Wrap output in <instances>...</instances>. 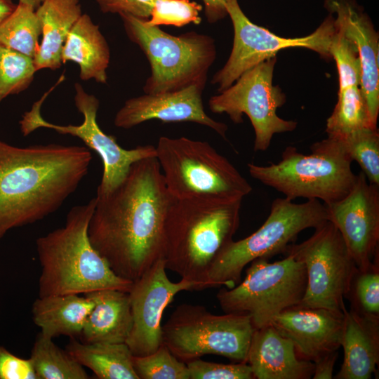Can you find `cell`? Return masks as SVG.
<instances>
[{
  "instance_id": "7",
  "label": "cell",
  "mask_w": 379,
  "mask_h": 379,
  "mask_svg": "<svg viewBox=\"0 0 379 379\" xmlns=\"http://www.w3.org/2000/svg\"><path fill=\"white\" fill-rule=\"evenodd\" d=\"M119 16L127 36L140 47L149 63L145 93L174 92L193 85L206 87L216 58L211 36L194 31L174 36L149 25L145 19L126 13Z\"/></svg>"
},
{
  "instance_id": "26",
  "label": "cell",
  "mask_w": 379,
  "mask_h": 379,
  "mask_svg": "<svg viewBox=\"0 0 379 379\" xmlns=\"http://www.w3.org/2000/svg\"><path fill=\"white\" fill-rule=\"evenodd\" d=\"M66 351L100 379H138L133 366V355L126 343H93L70 338Z\"/></svg>"
},
{
  "instance_id": "18",
  "label": "cell",
  "mask_w": 379,
  "mask_h": 379,
  "mask_svg": "<svg viewBox=\"0 0 379 379\" xmlns=\"http://www.w3.org/2000/svg\"><path fill=\"white\" fill-rule=\"evenodd\" d=\"M344 313L299 305L288 307L271 322L293 344L302 359L316 361L340 347Z\"/></svg>"
},
{
  "instance_id": "5",
  "label": "cell",
  "mask_w": 379,
  "mask_h": 379,
  "mask_svg": "<svg viewBox=\"0 0 379 379\" xmlns=\"http://www.w3.org/2000/svg\"><path fill=\"white\" fill-rule=\"evenodd\" d=\"M305 154L287 146L277 163L268 166L248 164L250 175L288 199H317L328 204L339 201L352 188L357 174L353 161L335 137L314 143Z\"/></svg>"
},
{
  "instance_id": "25",
  "label": "cell",
  "mask_w": 379,
  "mask_h": 379,
  "mask_svg": "<svg viewBox=\"0 0 379 379\" xmlns=\"http://www.w3.org/2000/svg\"><path fill=\"white\" fill-rule=\"evenodd\" d=\"M93 306L91 298L79 294L40 297L32 305L34 324L49 338L80 336L86 319Z\"/></svg>"
},
{
  "instance_id": "3",
  "label": "cell",
  "mask_w": 379,
  "mask_h": 379,
  "mask_svg": "<svg viewBox=\"0 0 379 379\" xmlns=\"http://www.w3.org/2000/svg\"><path fill=\"white\" fill-rule=\"evenodd\" d=\"M95 205L94 197L73 206L64 226L36 240L41 265L39 296L131 290L133 281L117 276L89 240L88 228Z\"/></svg>"
},
{
  "instance_id": "21",
  "label": "cell",
  "mask_w": 379,
  "mask_h": 379,
  "mask_svg": "<svg viewBox=\"0 0 379 379\" xmlns=\"http://www.w3.org/2000/svg\"><path fill=\"white\" fill-rule=\"evenodd\" d=\"M344 359L335 379H370L379 361V316L343 310Z\"/></svg>"
},
{
  "instance_id": "1",
  "label": "cell",
  "mask_w": 379,
  "mask_h": 379,
  "mask_svg": "<svg viewBox=\"0 0 379 379\" xmlns=\"http://www.w3.org/2000/svg\"><path fill=\"white\" fill-rule=\"evenodd\" d=\"M95 198L89 240L117 276L134 281L164 258V224L173 197L157 159L135 161L118 186Z\"/></svg>"
},
{
  "instance_id": "20",
  "label": "cell",
  "mask_w": 379,
  "mask_h": 379,
  "mask_svg": "<svg viewBox=\"0 0 379 379\" xmlns=\"http://www.w3.org/2000/svg\"><path fill=\"white\" fill-rule=\"evenodd\" d=\"M247 364L256 379H309L314 366L299 358L293 343L271 324L254 330Z\"/></svg>"
},
{
  "instance_id": "30",
  "label": "cell",
  "mask_w": 379,
  "mask_h": 379,
  "mask_svg": "<svg viewBox=\"0 0 379 379\" xmlns=\"http://www.w3.org/2000/svg\"><path fill=\"white\" fill-rule=\"evenodd\" d=\"M333 137L340 141L352 160L357 162L368 182L379 185V132L378 128H364Z\"/></svg>"
},
{
  "instance_id": "4",
  "label": "cell",
  "mask_w": 379,
  "mask_h": 379,
  "mask_svg": "<svg viewBox=\"0 0 379 379\" xmlns=\"http://www.w3.org/2000/svg\"><path fill=\"white\" fill-rule=\"evenodd\" d=\"M241 202L173 197L164 224L166 270L194 283L197 291L207 288L212 264L239 226Z\"/></svg>"
},
{
  "instance_id": "38",
  "label": "cell",
  "mask_w": 379,
  "mask_h": 379,
  "mask_svg": "<svg viewBox=\"0 0 379 379\" xmlns=\"http://www.w3.org/2000/svg\"><path fill=\"white\" fill-rule=\"evenodd\" d=\"M105 13L129 14L147 20L154 0H94Z\"/></svg>"
},
{
  "instance_id": "43",
  "label": "cell",
  "mask_w": 379,
  "mask_h": 379,
  "mask_svg": "<svg viewBox=\"0 0 379 379\" xmlns=\"http://www.w3.org/2000/svg\"><path fill=\"white\" fill-rule=\"evenodd\" d=\"M0 3L11 4L13 3V1L12 0H0Z\"/></svg>"
},
{
  "instance_id": "36",
  "label": "cell",
  "mask_w": 379,
  "mask_h": 379,
  "mask_svg": "<svg viewBox=\"0 0 379 379\" xmlns=\"http://www.w3.org/2000/svg\"><path fill=\"white\" fill-rule=\"evenodd\" d=\"M190 379H253L247 363L220 364L206 361L200 358L185 363Z\"/></svg>"
},
{
  "instance_id": "16",
  "label": "cell",
  "mask_w": 379,
  "mask_h": 379,
  "mask_svg": "<svg viewBox=\"0 0 379 379\" xmlns=\"http://www.w3.org/2000/svg\"><path fill=\"white\" fill-rule=\"evenodd\" d=\"M324 206L358 270L371 267L378 254L379 185L369 182L361 171L346 196Z\"/></svg>"
},
{
  "instance_id": "15",
  "label": "cell",
  "mask_w": 379,
  "mask_h": 379,
  "mask_svg": "<svg viewBox=\"0 0 379 379\" xmlns=\"http://www.w3.org/2000/svg\"><path fill=\"white\" fill-rule=\"evenodd\" d=\"M166 270L164 258L159 260L133 281L128 292L133 323L126 343L133 356L150 354L161 346L164 310L178 293L197 291L193 282L182 279L173 282Z\"/></svg>"
},
{
  "instance_id": "33",
  "label": "cell",
  "mask_w": 379,
  "mask_h": 379,
  "mask_svg": "<svg viewBox=\"0 0 379 379\" xmlns=\"http://www.w3.org/2000/svg\"><path fill=\"white\" fill-rule=\"evenodd\" d=\"M335 30L331 41L330 54L336 63L339 90L361 86V65L357 47L335 22Z\"/></svg>"
},
{
  "instance_id": "28",
  "label": "cell",
  "mask_w": 379,
  "mask_h": 379,
  "mask_svg": "<svg viewBox=\"0 0 379 379\" xmlns=\"http://www.w3.org/2000/svg\"><path fill=\"white\" fill-rule=\"evenodd\" d=\"M53 340L41 332L36 337L29 359L38 379L89 378L84 366Z\"/></svg>"
},
{
  "instance_id": "27",
  "label": "cell",
  "mask_w": 379,
  "mask_h": 379,
  "mask_svg": "<svg viewBox=\"0 0 379 379\" xmlns=\"http://www.w3.org/2000/svg\"><path fill=\"white\" fill-rule=\"evenodd\" d=\"M41 32L36 11L18 3L0 24V45L34 59Z\"/></svg>"
},
{
  "instance_id": "13",
  "label": "cell",
  "mask_w": 379,
  "mask_h": 379,
  "mask_svg": "<svg viewBox=\"0 0 379 379\" xmlns=\"http://www.w3.org/2000/svg\"><path fill=\"white\" fill-rule=\"evenodd\" d=\"M303 242L286 251L306 270V288L299 305L343 312L357 267L339 231L327 220Z\"/></svg>"
},
{
  "instance_id": "34",
  "label": "cell",
  "mask_w": 379,
  "mask_h": 379,
  "mask_svg": "<svg viewBox=\"0 0 379 379\" xmlns=\"http://www.w3.org/2000/svg\"><path fill=\"white\" fill-rule=\"evenodd\" d=\"M376 255L371 267L364 270L357 269L347 295L352 299V309L373 316H379V265Z\"/></svg>"
},
{
  "instance_id": "42",
  "label": "cell",
  "mask_w": 379,
  "mask_h": 379,
  "mask_svg": "<svg viewBox=\"0 0 379 379\" xmlns=\"http://www.w3.org/2000/svg\"><path fill=\"white\" fill-rule=\"evenodd\" d=\"M44 0H18V3L25 4L36 11Z\"/></svg>"
},
{
  "instance_id": "9",
  "label": "cell",
  "mask_w": 379,
  "mask_h": 379,
  "mask_svg": "<svg viewBox=\"0 0 379 379\" xmlns=\"http://www.w3.org/2000/svg\"><path fill=\"white\" fill-rule=\"evenodd\" d=\"M161 330L163 343L185 363L208 354L247 363L255 328L248 316L214 314L202 305L182 303Z\"/></svg>"
},
{
  "instance_id": "24",
  "label": "cell",
  "mask_w": 379,
  "mask_h": 379,
  "mask_svg": "<svg viewBox=\"0 0 379 379\" xmlns=\"http://www.w3.org/2000/svg\"><path fill=\"white\" fill-rule=\"evenodd\" d=\"M35 11L42 27L35 68L55 70L63 64L62 51L68 34L83 14L81 4L79 0H44Z\"/></svg>"
},
{
  "instance_id": "40",
  "label": "cell",
  "mask_w": 379,
  "mask_h": 379,
  "mask_svg": "<svg viewBox=\"0 0 379 379\" xmlns=\"http://www.w3.org/2000/svg\"><path fill=\"white\" fill-rule=\"evenodd\" d=\"M204 14L210 23H215L227 15V0H202Z\"/></svg>"
},
{
  "instance_id": "22",
  "label": "cell",
  "mask_w": 379,
  "mask_h": 379,
  "mask_svg": "<svg viewBox=\"0 0 379 379\" xmlns=\"http://www.w3.org/2000/svg\"><path fill=\"white\" fill-rule=\"evenodd\" d=\"M84 295L93 306L80 335L81 342L126 343L133 323L128 292L103 289Z\"/></svg>"
},
{
  "instance_id": "2",
  "label": "cell",
  "mask_w": 379,
  "mask_h": 379,
  "mask_svg": "<svg viewBox=\"0 0 379 379\" xmlns=\"http://www.w3.org/2000/svg\"><path fill=\"white\" fill-rule=\"evenodd\" d=\"M92 159L84 146L19 147L0 140V239L58 210L88 174Z\"/></svg>"
},
{
  "instance_id": "37",
  "label": "cell",
  "mask_w": 379,
  "mask_h": 379,
  "mask_svg": "<svg viewBox=\"0 0 379 379\" xmlns=\"http://www.w3.org/2000/svg\"><path fill=\"white\" fill-rule=\"evenodd\" d=\"M0 379H38L30 359L18 357L0 346Z\"/></svg>"
},
{
  "instance_id": "19",
  "label": "cell",
  "mask_w": 379,
  "mask_h": 379,
  "mask_svg": "<svg viewBox=\"0 0 379 379\" xmlns=\"http://www.w3.org/2000/svg\"><path fill=\"white\" fill-rule=\"evenodd\" d=\"M325 8L336 25L355 44L361 65V88L371 119L377 126L379 113V41L373 25L354 0H326Z\"/></svg>"
},
{
  "instance_id": "17",
  "label": "cell",
  "mask_w": 379,
  "mask_h": 379,
  "mask_svg": "<svg viewBox=\"0 0 379 379\" xmlns=\"http://www.w3.org/2000/svg\"><path fill=\"white\" fill-rule=\"evenodd\" d=\"M204 88L193 85L169 93L147 94L128 99L117 112L114 124L128 129L149 120L194 122L207 126L226 138L227 126L210 117L202 100Z\"/></svg>"
},
{
  "instance_id": "41",
  "label": "cell",
  "mask_w": 379,
  "mask_h": 379,
  "mask_svg": "<svg viewBox=\"0 0 379 379\" xmlns=\"http://www.w3.org/2000/svg\"><path fill=\"white\" fill-rule=\"evenodd\" d=\"M15 6L16 4L13 3H0V24L12 13Z\"/></svg>"
},
{
  "instance_id": "23",
  "label": "cell",
  "mask_w": 379,
  "mask_h": 379,
  "mask_svg": "<svg viewBox=\"0 0 379 379\" xmlns=\"http://www.w3.org/2000/svg\"><path fill=\"white\" fill-rule=\"evenodd\" d=\"M62 61L76 62L79 67V77L84 81L94 79L98 83H107L109 47L99 25L88 14L83 13L68 34L62 51Z\"/></svg>"
},
{
  "instance_id": "29",
  "label": "cell",
  "mask_w": 379,
  "mask_h": 379,
  "mask_svg": "<svg viewBox=\"0 0 379 379\" xmlns=\"http://www.w3.org/2000/svg\"><path fill=\"white\" fill-rule=\"evenodd\" d=\"M376 127L371 119L361 86L338 90L336 105L326 121V132L328 136Z\"/></svg>"
},
{
  "instance_id": "32",
  "label": "cell",
  "mask_w": 379,
  "mask_h": 379,
  "mask_svg": "<svg viewBox=\"0 0 379 379\" xmlns=\"http://www.w3.org/2000/svg\"><path fill=\"white\" fill-rule=\"evenodd\" d=\"M133 366L138 379H190L187 364L164 343L150 354L133 356Z\"/></svg>"
},
{
  "instance_id": "31",
  "label": "cell",
  "mask_w": 379,
  "mask_h": 379,
  "mask_svg": "<svg viewBox=\"0 0 379 379\" xmlns=\"http://www.w3.org/2000/svg\"><path fill=\"white\" fill-rule=\"evenodd\" d=\"M36 72L33 58L0 45V102L26 90Z\"/></svg>"
},
{
  "instance_id": "12",
  "label": "cell",
  "mask_w": 379,
  "mask_h": 379,
  "mask_svg": "<svg viewBox=\"0 0 379 379\" xmlns=\"http://www.w3.org/2000/svg\"><path fill=\"white\" fill-rule=\"evenodd\" d=\"M276 62L274 56L255 65L208 101L212 112L225 113L234 124L242 123L243 114L247 115L255 132V152L266 151L274 134L291 132L297 127V122L285 120L277 113L286 98L272 84Z\"/></svg>"
},
{
  "instance_id": "39",
  "label": "cell",
  "mask_w": 379,
  "mask_h": 379,
  "mask_svg": "<svg viewBox=\"0 0 379 379\" xmlns=\"http://www.w3.org/2000/svg\"><path fill=\"white\" fill-rule=\"evenodd\" d=\"M338 356V350L331 352L314 362V379H331L335 363Z\"/></svg>"
},
{
  "instance_id": "14",
  "label": "cell",
  "mask_w": 379,
  "mask_h": 379,
  "mask_svg": "<svg viewBox=\"0 0 379 379\" xmlns=\"http://www.w3.org/2000/svg\"><path fill=\"white\" fill-rule=\"evenodd\" d=\"M227 15L234 29L231 53L224 66L217 71L211 84L221 92L232 85L245 72L260 62L276 56L285 48L300 47L331 59L330 44L335 30L334 17L330 14L319 27L308 36L284 38L252 22L241 10L237 0H227Z\"/></svg>"
},
{
  "instance_id": "8",
  "label": "cell",
  "mask_w": 379,
  "mask_h": 379,
  "mask_svg": "<svg viewBox=\"0 0 379 379\" xmlns=\"http://www.w3.org/2000/svg\"><path fill=\"white\" fill-rule=\"evenodd\" d=\"M327 220L326 207L319 200L297 204L286 197L274 199L261 227L248 237L230 242L216 258L207 274L206 288L235 286L248 264L286 251L300 232Z\"/></svg>"
},
{
  "instance_id": "35",
  "label": "cell",
  "mask_w": 379,
  "mask_h": 379,
  "mask_svg": "<svg viewBox=\"0 0 379 379\" xmlns=\"http://www.w3.org/2000/svg\"><path fill=\"white\" fill-rule=\"evenodd\" d=\"M201 5L190 0H154L150 17L145 21L149 25L157 27L198 25L201 22Z\"/></svg>"
},
{
  "instance_id": "6",
  "label": "cell",
  "mask_w": 379,
  "mask_h": 379,
  "mask_svg": "<svg viewBox=\"0 0 379 379\" xmlns=\"http://www.w3.org/2000/svg\"><path fill=\"white\" fill-rule=\"evenodd\" d=\"M155 149L166 186L175 199L242 201L253 190L208 142L161 136Z\"/></svg>"
},
{
  "instance_id": "10",
  "label": "cell",
  "mask_w": 379,
  "mask_h": 379,
  "mask_svg": "<svg viewBox=\"0 0 379 379\" xmlns=\"http://www.w3.org/2000/svg\"><path fill=\"white\" fill-rule=\"evenodd\" d=\"M251 263L244 280L231 288H220L216 298L225 313L248 316L258 329L300 304L306 288V270L291 253L274 262L260 258Z\"/></svg>"
},
{
  "instance_id": "11",
  "label": "cell",
  "mask_w": 379,
  "mask_h": 379,
  "mask_svg": "<svg viewBox=\"0 0 379 379\" xmlns=\"http://www.w3.org/2000/svg\"><path fill=\"white\" fill-rule=\"evenodd\" d=\"M57 84L35 102L30 110L23 114L19 121L20 131L27 136L40 128L52 129L58 133L79 138L88 148L95 151L101 158L103 165L96 197L104 196L118 186L133 163L156 157L155 147L152 145H138L126 149L117 142L114 137L106 134L97 122L99 100L94 95L86 93L79 83L74 84V100L77 110L84 117L83 122L79 125H58L45 120L41 113V106Z\"/></svg>"
}]
</instances>
